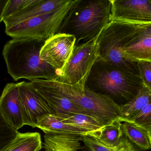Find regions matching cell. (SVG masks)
<instances>
[{"mask_svg":"<svg viewBox=\"0 0 151 151\" xmlns=\"http://www.w3.org/2000/svg\"><path fill=\"white\" fill-rule=\"evenodd\" d=\"M45 41L15 38L5 44L2 55L8 73L14 81L21 79L30 81L51 80L59 77L57 72L40 57V51Z\"/></svg>","mask_w":151,"mask_h":151,"instance_id":"1","label":"cell"},{"mask_svg":"<svg viewBox=\"0 0 151 151\" xmlns=\"http://www.w3.org/2000/svg\"><path fill=\"white\" fill-rule=\"evenodd\" d=\"M142 85L137 74L106 62L96 61L85 87L95 93L110 98L121 106L130 101Z\"/></svg>","mask_w":151,"mask_h":151,"instance_id":"2","label":"cell"},{"mask_svg":"<svg viewBox=\"0 0 151 151\" xmlns=\"http://www.w3.org/2000/svg\"><path fill=\"white\" fill-rule=\"evenodd\" d=\"M111 0H75L58 33L75 37L76 45L98 36L111 21Z\"/></svg>","mask_w":151,"mask_h":151,"instance_id":"3","label":"cell"},{"mask_svg":"<svg viewBox=\"0 0 151 151\" xmlns=\"http://www.w3.org/2000/svg\"><path fill=\"white\" fill-rule=\"evenodd\" d=\"M34 80L69 98L87 115L93 117L104 126L119 120L120 117L121 106L106 96L97 94L86 87L84 90H80L60 81L58 78Z\"/></svg>","mask_w":151,"mask_h":151,"instance_id":"4","label":"cell"},{"mask_svg":"<svg viewBox=\"0 0 151 151\" xmlns=\"http://www.w3.org/2000/svg\"><path fill=\"white\" fill-rule=\"evenodd\" d=\"M137 26L111 21L98 36L99 49L97 61L106 62L139 74L137 62L128 61L123 56V50Z\"/></svg>","mask_w":151,"mask_h":151,"instance_id":"5","label":"cell"},{"mask_svg":"<svg viewBox=\"0 0 151 151\" xmlns=\"http://www.w3.org/2000/svg\"><path fill=\"white\" fill-rule=\"evenodd\" d=\"M74 2L70 0L63 7L52 13L31 18L6 27L5 33L13 39L30 38L45 41L58 33L65 17Z\"/></svg>","mask_w":151,"mask_h":151,"instance_id":"6","label":"cell"},{"mask_svg":"<svg viewBox=\"0 0 151 151\" xmlns=\"http://www.w3.org/2000/svg\"><path fill=\"white\" fill-rule=\"evenodd\" d=\"M98 36L75 45L61 75L58 77L60 81L84 90L90 73L99 56Z\"/></svg>","mask_w":151,"mask_h":151,"instance_id":"7","label":"cell"},{"mask_svg":"<svg viewBox=\"0 0 151 151\" xmlns=\"http://www.w3.org/2000/svg\"><path fill=\"white\" fill-rule=\"evenodd\" d=\"M76 41L73 35L58 33L45 41L40 57L56 70L59 77L72 54Z\"/></svg>","mask_w":151,"mask_h":151,"instance_id":"8","label":"cell"},{"mask_svg":"<svg viewBox=\"0 0 151 151\" xmlns=\"http://www.w3.org/2000/svg\"><path fill=\"white\" fill-rule=\"evenodd\" d=\"M111 21L136 25H151V0H111Z\"/></svg>","mask_w":151,"mask_h":151,"instance_id":"9","label":"cell"},{"mask_svg":"<svg viewBox=\"0 0 151 151\" xmlns=\"http://www.w3.org/2000/svg\"><path fill=\"white\" fill-rule=\"evenodd\" d=\"M17 84L24 125L36 128L40 118L54 113L30 82L23 81Z\"/></svg>","mask_w":151,"mask_h":151,"instance_id":"10","label":"cell"},{"mask_svg":"<svg viewBox=\"0 0 151 151\" xmlns=\"http://www.w3.org/2000/svg\"><path fill=\"white\" fill-rule=\"evenodd\" d=\"M0 113L16 131L24 126L17 83H8L0 97Z\"/></svg>","mask_w":151,"mask_h":151,"instance_id":"11","label":"cell"},{"mask_svg":"<svg viewBox=\"0 0 151 151\" xmlns=\"http://www.w3.org/2000/svg\"><path fill=\"white\" fill-rule=\"evenodd\" d=\"M69 0H29L23 9L4 20L5 27L14 25L28 19L49 14L63 7Z\"/></svg>","mask_w":151,"mask_h":151,"instance_id":"12","label":"cell"},{"mask_svg":"<svg viewBox=\"0 0 151 151\" xmlns=\"http://www.w3.org/2000/svg\"><path fill=\"white\" fill-rule=\"evenodd\" d=\"M29 82L41 97L47 103L54 113L86 114L69 98L60 93L42 86L35 80Z\"/></svg>","mask_w":151,"mask_h":151,"instance_id":"13","label":"cell"},{"mask_svg":"<svg viewBox=\"0 0 151 151\" xmlns=\"http://www.w3.org/2000/svg\"><path fill=\"white\" fill-rule=\"evenodd\" d=\"M36 128L45 134H62L78 136H87L82 130L68 124L63 113H52L41 117L37 121Z\"/></svg>","mask_w":151,"mask_h":151,"instance_id":"14","label":"cell"},{"mask_svg":"<svg viewBox=\"0 0 151 151\" xmlns=\"http://www.w3.org/2000/svg\"><path fill=\"white\" fill-rule=\"evenodd\" d=\"M81 137L62 134H45L44 151H85Z\"/></svg>","mask_w":151,"mask_h":151,"instance_id":"15","label":"cell"},{"mask_svg":"<svg viewBox=\"0 0 151 151\" xmlns=\"http://www.w3.org/2000/svg\"><path fill=\"white\" fill-rule=\"evenodd\" d=\"M151 100V92L143 84L136 95L130 101L121 106L120 122H131Z\"/></svg>","mask_w":151,"mask_h":151,"instance_id":"16","label":"cell"},{"mask_svg":"<svg viewBox=\"0 0 151 151\" xmlns=\"http://www.w3.org/2000/svg\"><path fill=\"white\" fill-rule=\"evenodd\" d=\"M123 56L130 62H151V38L130 39L123 50Z\"/></svg>","mask_w":151,"mask_h":151,"instance_id":"17","label":"cell"},{"mask_svg":"<svg viewBox=\"0 0 151 151\" xmlns=\"http://www.w3.org/2000/svg\"><path fill=\"white\" fill-rule=\"evenodd\" d=\"M65 121L72 126L82 130L91 137L101 131L105 126L93 117L82 113L63 114Z\"/></svg>","mask_w":151,"mask_h":151,"instance_id":"18","label":"cell"},{"mask_svg":"<svg viewBox=\"0 0 151 151\" xmlns=\"http://www.w3.org/2000/svg\"><path fill=\"white\" fill-rule=\"evenodd\" d=\"M42 148L41 137L39 133H19L2 151H40Z\"/></svg>","mask_w":151,"mask_h":151,"instance_id":"19","label":"cell"},{"mask_svg":"<svg viewBox=\"0 0 151 151\" xmlns=\"http://www.w3.org/2000/svg\"><path fill=\"white\" fill-rule=\"evenodd\" d=\"M84 147L88 151H141V149L132 143L124 134L119 144L114 147H108L94 138L81 137Z\"/></svg>","mask_w":151,"mask_h":151,"instance_id":"20","label":"cell"},{"mask_svg":"<svg viewBox=\"0 0 151 151\" xmlns=\"http://www.w3.org/2000/svg\"><path fill=\"white\" fill-rule=\"evenodd\" d=\"M123 134L137 147L143 150H151V142L148 131L131 122L122 125Z\"/></svg>","mask_w":151,"mask_h":151,"instance_id":"21","label":"cell"},{"mask_svg":"<svg viewBox=\"0 0 151 151\" xmlns=\"http://www.w3.org/2000/svg\"><path fill=\"white\" fill-rule=\"evenodd\" d=\"M122 123L119 120L105 126L99 133L90 137L108 147H114L119 144L124 135Z\"/></svg>","mask_w":151,"mask_h":151,"instance_id":"22","label":"cell"},{"mask_svg":"<svg viewBox=\"0 0 151 151\" xmlns=\"http://www.w3.org/2000/svg\"><path fill=\"white\" fill-rule=\"evenodd\" d=\"M19 133L6 122L0 113V151L8 146Z\"/></svg>","mask_w":151,"mask_h":151,"instance_id":"23","label":"cell"},{"mask_svg":"<svg viewBox=\"0 0 151 151\" xmlns=\"http://www.w3.org/2000/svg\"><path fill=\"white\" fill-rule=\"evenodd\" d=\"M146 131L151 129V100L131 122Z\"/></svg>","mask_w":151,"mask_h":151,"instance_id":"24","label":"cell"},{"mask_svg":"<svg viewBox=\"0 0 151 151\" xmlns=\"http://www.w3.org/2000/svg\"><path fill=\"white\" fill-rule=\"evenodd\" d=\"M137 63L139 76L143 84L151 92V62L142 61Z\"/></svg>","mask_w":151,"mask_h":151,"instance_id":"25","label":"cell"},{"mask_svg":"<svg viewBox=\"0 0 151 151\" xmlns=\"http://www.w3.org/2000/svg\"><path fill=\"white\" fill-rule=\"evenodd\" d=\"M29 0H9L3 14V21L23 9Z\"/></svg>","mask_w":151,"mask_h":151,"instance_id":"26","label":"cell"},{"mask_svg":"<svg viewBox=\"0 0 151 151\" xmlns=\"http://www.w3.org/2000/svg\"><path fill=\"white\" fill-rule=\"evenodd\" d=\"M143 38H151V25H137L131 40Z\"/></svg>","mask_w":151,"mask_h":151,"instance_id":"27","label":"cell"},{"mask_svg":"<svg viewBox=\"0 0 151 151\" xmlns=\"http://www.w3.org/2000/svg\"><path fill=\"white\" fill-rule=\"evenodd\" d=\"M9 0H0V23L3 20V14Z\"/></svg>","mask_w":151,"mask_h":151,"instance_id":"28","label":"cell"},{"mask_svg":"<svg viewBox=\"0 0 151 151\" xmlns=\"http://www.w3.org/2000/svg\"><path fill=\"white\" fill-rule=\"evenodd\" d=\"M148 134H149V137H150V140L151 142V129L150 131L148 132Z\"/></svg>","mask_w":151,"mask_h":151,"instance_id":"29","label":"cell"}]
</instances>
